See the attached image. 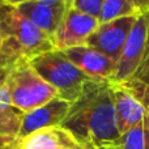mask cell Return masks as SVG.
Masks as SVG:
<instances>
[{"mask_svg":"<svg viewBox=\"0 0 149 149\" xmlns=\"http://www.w3.org/2000/svg\"><path fill=\"white\" fill-rule=\"evenodd\" d=\"M80 143L95 149L113 148L120 139L109 80H94L62 124Z\"/></svg>","mask_w":149,"mask_h":149,"instance_id":"1","label":"cell"},{"mask_svg":"<svg viewBox=\"0 0 149 149\" xmlns=\"http://www.w3.org/2000/svg\"><path fill=\"white\" fill-rule=\"evenodd\" d=\"M0 76L22 60L51 51L54 43L50 36L21 15L15 5L0 0Z\"/></svg>","mask_w":149,"mask_h":149,"instance_id":"2","label":"cell"},{"mask_svg":"<svg viewBox=\"0 0 149 149\" xmlns=\"http://www.w3.org/2000/svg\"><path fill=\"white\" fill-rule=\"evenodd\" d=\"M29 63L47 84L54 88L58 97L71 105L76 102L94 81L82 73L59 50L37 55L31 58Z\"/></svg>","mask_w":149,"mask_h":149,"instance_id":"3","label":"cell"},{"mask_svg":"<svg viewBox=\"0 0 149 149\" xmlns=\"http://www.w3.org/2000/svg\"><path fill=\"white\" fill-rule=\"evenodd\" d=\"M10 94V105L20 113H28L58 97L55 89L49 85L30 65L22 60L3 76Z\"/></svg>","mask_w":149,"mask_h":149,"instance_id":"4","label":"cell"},{"mask_svg":"<svg viewBox=\"0 0 149 149\" xmlns=\"http://www.w3.org/2000/svg\"><path fill=\"white\" fill-rule=\"evenodd\" d=\"M149 28V13L139 15L132 26L130 36L127 38L120 56L116 60L114 73L111 76V82H123L134 74L139 67L147 46V37Z\"/></svg>","mask_w":149,"mask_h":149,"instance_id":"5","label":"cell"},{"mask_svg":"<svg viewBox=\"0 0 149 149\" xmlns=\"http://www.w3.org/2000/svg\"><path fill=\"white\" fill-rule=\"evenodd\" d=\"M98 25L100 21L97 17L80 12L68 5L62 22L52 36L54 49L64 51L72 47L84 46Z\"/></svg>","mask_w":149,"mask_h":149,"instance_id":"6","label":"cell"},{"mask_svg":"<svg viewBox=\"0 0 149 149\" xmlns=\"http://www.w3.org/2000/svg\"><path fill=\"white\" fill-rule=\"evenodd\" d=\"M136 17H123L100 24L86 41V45L102 52L114 63H116Z\"/></svg>","mask_w":149,"mask_h":149,"instance_id":"7","label":"cell"},{"mask_svg":"<svg viewBox=\"0 0 149 149\" xmlns=\"http://www.w3.org/2000/svg\"><path fill=\"white\" fill-rule=\"evenodd\" d=\"M71 110V103L55 97L54 100L28 113H21L20 130L17 140H21L37 131L51 127H59L63 124Z\"/></svg>","mask_w":149,"mask_h":149,"instance_id":"8","label":"cell"},{"mask_svg":"<svg viewBox=\"0 0 149 149\" xmlns=\"http://www.w3.org/2000/svg\"><path fill=\"white\" fill-rule=\"evenodd\" d=\"M63 54L88 77L93 80H109L114 73L115 63L95 49L84 45L64 50Z\"/></svg>","mask_w":149,"mask_h":149,"instance_id":"9","label":"cell"},{"mask_svg":"<svg viewBox=\"0 0 149 149\" xmlns=\"http://www.w3.org/2000/svg\"><path fill=\"white\" fill-rule=\"evenodd\" d=\"M68 4L63 3H46L42 0H33L17 5V9L28 20H30L37 28L51 37L55 34L60 25Z\"/></svg>","mask_w":149,"mask_h":149,"instance_id":"10","label":"cell"},{"mask_svg":"<svg viewBox=\"0 0 149 149\" xmlns=\"http://www.w3.org/2000/svg\"><path fill=\"white\" fill-rule=\"evenodd\" d=\"M110 84L116 124H118L119 134L123 135L124 132L141 124L144 122L147 111L140 105L139 101L130 94L123 86L111 81Z\"/></svg>","mask_w":149,"mask_h":149,"instance_id":"11","label":"cell"},{"mask_svg":"<svg viewBox=\"0 0 149 149\" xmlns=\"http://www.w3.org/2000/svg\"><path fill=\"white\" fill-rule=\"evenodd\" d=\"M80 143L62 126L45 128L17 140L15 149H74Z\"/></svg>","mask_w":149,"mask_h":149,"instance_id":"12","label":"cell"},{"mask_svg":"<svg viewBox=\"0 0 149 149\" xmlns=\"http://www.w3.org/2000/svg\"><path fill=\"white\" fill-rule=\"evenodd\" d=\"M119 85L123 86L131 95H134L149 114V28L145 52L139 67L130 79L123 82H119Z\"/></svg>","mask_w":149,"mask_h":149,"instance_id":"13","label":"cell"},{"mask_svg":"<svg viewBox=\"0 0 149 149\" xmlns=\"http://www.w3.org/2000/svg\"><path fill=\"white\" fill-rule=\"evenodd\" d=\"M136 16H139V13L127 0H102L98 21L100 24H105L118 18L136 17Z\"/></svg>","mask_w":149,"mask_h":149,"instance_id":"14","label":"cell"},{"mask_svg":"<svg viewBox=\"0 0 149 149\" xmlns=\"http://www.w3.org/2000/svg\"><path fill=\"white\" fill-rule=\"evenodd\" d=\"M111 149H145L144 122L120 135V139Z\"/></svg>","mask_w":149,"mask_h":149,"instance_id":"15","label":"cell"},{"mask_svg":"<svg viewBox=\"0 0 149 149\" xmlns=\"http://www.w3.org/2000/svg\"><path fill=\"white\" fill-rule=\"evenodd\" d=\"M68 5L80 12H84L86 15L94 16L98 18L102 0H68Z\"/></svg>","mask_w":149,"mask_h":149,"instance_id":"16","label":"cell"},{"mask_svg":"<svg viewBox=\"0 0 149 149\" xmlns=\"http://www.w3.org/2000/svg\"><path fill=\"white\" fill-rule=\"evenodd\" d=\"M12 107L10 105V94L9 90H8V86L5 84L4 79L0 77V113L8 110V109Z\"/></svg>","mask_w":149,"mask_h":149,"instance_id":"17","label":"cell"},{"mask_svg":"<svg viewBox=\"0 0 149 149\" xmlns=\"http://www.w3.org/2000/svg\"><path fill=\"white\" fill-rule=\"evenodd\" d=\"M139 15L149 13V0H127Z\"/></svg>","mask_w":149,"mask_h":149,"instance_id":"18","label":"cell"},{"mask_svg":"<svg viewBox=\"0 0 149 149\" xmlns=\"http://www.w3.org/2000/svg\"><path fill=\"white\" fill-rule=\"evenodd\" d=\"M144 136H145V149H149V114H145L144 118Z\"/></svg>","mask_w":149,"mask_h":149,"instance_id":"19","label":"cell"},{"mask_svg":"<svg viewBox=\"0 0 149 149\" xmlns=\"http://www.w3.org/2000/svg\"><path fill=\"white\" fill-rule=\"evenodd\" d=\"M1 1L7 3V4H9V5L17 7V5H20V4H24V3H28V1H33V0H1Z\"/></svg>","mask_w":149,"mask_h":149,"instance_id":"20","label":"cell"},{"mask_svg":"<svg viewBox=\"0 0 149 149\" xmlns=\"http://www.w3.org/2000/svg\"><path fill=\"white\" fill-rule=\"evenodd\" d=\"M46 3H63V4H68V0H42Z\"/></svg>","mask_w":149,"mask_h":149,"instance_id":"21","label":"cell"},{"mask_svg":"<svg viewBox=\"0 0 149 149\" xmlns=\"http://www.w3.org/2000/svg\"><path fill=\"white\" fill-rule=\"evenodd\" d=\"M0 49H1V36H0Z\"/></svg>","mask_w":149,"mask_h":149,"instance_id":"22","label":"cell"},{"mask_svg":"<svg viewBox=\"0 0 149 149\" xmlns=\"http://www.w3.org/2000/svg\"><path fill=\"white\" fill-rule=\"evenodd\" d=\"M4 149H15V147H10V148H4Z\"/></svg>","mask_w":149,"mask_h":149,"instance_id":"23","label":"cell"}]
</instances>
